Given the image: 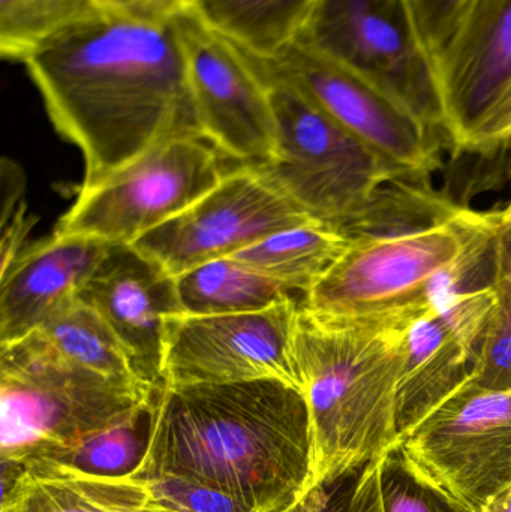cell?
Masks as SVG:
<instances>
[{
	"label": "cell",
	"mask_w": 511,
	"mask_h": 512,
	"mask_svg": "<svg viewBox=\"0 0 511 512\" xmlns=\"http://www.w3.org/2000/svg\"><path fill=\"white\" fill-rule=\"evenodd\" d=\"M23 65L54 129L83 156L80 189L168 138L203 137L176 18L101 8L54 33Z\"/></svg>",
	"instance_id": "6da1fadb"
},
{
	"label": "cell",
	"mask_w": 511,
	"mask_h": 512,
	"mask_svg": "<svg viewBox=\"0 0 511 512\" xmlns=\"http://www.w3.org/2000/svg\"><path fill=\"white\" fill-rule=\"evenodd\" d=\"M132 475L204 484L252 512L290 510L314 486L305 396L278 379L164 387Z\"/></svg>",
	"instance_id": "7a4b0ae2"
},
{
	"label": "cell",
	"mask_w": 511,
	"mask_h": 512,
	"mask_svg": "<svg viewBox=\"0 0 511 512\" xmlns=\"http://www.w3.org/2000/svg\"><path fill=\"white\" fill-rule=\"evenodd\" d=\"M428 304L378 318H339L300 300L294 364L311 415L314 486L401 444L396 391L405 336Z\"/></svg>",
	"instance_id": "3957f363"
},
{
	"label": "cell",
	"mask_w": 511,
	"mask_h": 512,
	"mask_svg": "<svg viewBox=\"0 0 511 512\" xmlns=\"http://www.w3.org/2000/svg\"><path fill=\"white\" fill-rule=\"evenodd\" d=\"M464 212L426 180L387 183L342 231L347 249L303 295V306L339 318L426 306L464 251Z\"/></svg>",
	"instance_id": "277c9868"
},
{
	"label": "cell",
	"mask_w": 511,
	"mask_h": 512,
	"mask_svg": "<svg viewBox=\"0 0 511 512\" xmlns=\"http://www.w3.org/2000/svg\"><path fill=\"white\" fill-rule=\"evenodd\" d=\"M155 397L74 363L35 330L0 345V457L51 459L128 420Z\"/></svg>",
	"instance_id": "5b68a950"
},
{
	"label": "cell",
	"mask_w": 511,
	"mask_h": 512,
	"mask_svg": "<svg viewBox=\"0 0 511 512\" xmlns=\"http://www.w3.org/2000/svg\"><path fill=\"white\" fill-rule=\"evenodd\" d=\"M264 78L275 116L276 152L260 168L312 219L344 231L384 185L408 180L299 90Z\"/></svg>",
	"instance_id": "8992f818"
},
{
	"label": "cell",
	"mask_w": 511,
	"mask_h": 512,
	"mask_svg": "<svg viewBox=\"0 0 511 512\" xmlns=\"http://www.w3.org/2000/svg\"><path fill=\"white\" fill-rule=\"evenodd\" d=\"M296 42L356 72L443 134L435 57L411 0H315Z\"/></svg>",
	"instance_id": "52a82bcc"
},
{
	"label": "cell",
	"mask_w": 511,
	"mask_h": 512,
	"mask_svg": "<svg viewBox=\"0 0 511 512\" xmlns=\"http://www.w3.org/2000/svg\"><path fill=\"white\" fill-rule=\"evenodd\" d=\"M221 153L198 135L168 138L128 167L90 189H80L54 233L132 245L218 185Z\"/></svg>",
	"instance_id": "ba28073f"
},
{
	"label": "cell",
	"mask_w": 511,
	"mask_h": 512,
	"mask_svg": "<svg viewBox=\"0 0 511 512\" xmlns=\"http://www.w3.org/2000/svg\"><path fill=\"white\" fill-rule=\"evenodd\" d=\"M443 135L458 153L511 143V0H468L434 54Z\"/></svg>",
	"instance_id": "9c48e42d"
},
{
	"label": "cell",
	"mask_w": 511,
	"mask_h": 512,
	"mask_svg": "<svg viewBox=\"0 0 511 512\" xmlns=\"http://www.w3.org/2000/svg\"><path fill=\"white\" fill-rule=\"evenodd\" d=\"M252 59L264 77L299 90L405 179L426 180L441 167L443 134L356 72L297 42L276 56Z\"/></svg>",
	"instance_id": "30bf717a"
},
{
	"label": "cell",
	"mask_w": 511,
	"mask_h": 512,
	"mask_svg": "<svg viewBox=\"0 0 511 512\" xmlns=\"http://www.w3.org/2000/svg\"><path fill=\"white\" fill-rule=\"evenodd\" d=\"M410 462L477 512L511 486V391L468 381L401 439Z\"/></svg>",
	"instance_id": "8fae6325"
},
{
	"label": "cell",
	"mask_w": 511,
	"mask_h": 512,
	"mask_svg": "<svg viewBox=\"0 0 511 512\" xmlns=\"http://www.w3.org/2000/svg\"><path fill=\"white\" fill-rule=\"evenodd\" d=\"M311 221L315 219L285 195L260 165L239 164L225 171L200 200L132 246L177 276Z\"/></svg>",
	"instance_id": "7c38bea8"
},
{
	"label": "cell",
	"mask_w": 511,
	"mask_h": 512,
	"mask_svg": "<svg viewBox=\"0 0 511 512\" xmlns=\"http://www.w3.org/2000/svg\"><path fill=\"white\" fill-rule=\"evenodd\" d=\"M300 300L290 298L257 312L170 316L164 387L257 379H278L297 387L294 334Z\"/></svg>",
	"instance_id": "4fadbf2b"
},
{
	"label": "cell",
	"mask_w": 511,
	"mask_h": 512,
	"mask_svg": "<svg viewBox=\"0 0 511 512\" xmlns=\"http://www.w3.org/2000/svg\"><path fill=\"white\" fill-rule=\"evenodd\" d=\"M176 23L201 134L239 164H266L276 152V123L269 84L257 63L192 9Z\"/></svg>",
	"instance_id": "5bb4252c"
},
{
	"label": "cell",
	"mask_w": 511,
	"mask_h": 512,
	"mask_svg": "<svg viewBox=\"0 0 511 512\" xmlns=\"http://www.w3.org/2000/svg\"><path fill=\"white\" fill-rule=\"evenodd\" d=\"M77 297L104 318L137 378L158 394L164 388L165 328L180 313L173 274L132 245H111Z\"/></svg>",
	"instance_id": "9a60e30c"
},
{
	"label": "cell",
	"mask_w": 511,
	"mask_h": 512,
	"mask_svg": "<svg viewBox=\"0 0 511 512\" xmlns=\"http://www.w3.org/2000/svg\"><path fill=\"white\" fill-rule=\"evenodd\" d=\"M110 246L92 237L54 233L21 252L0 276V345L38 330L75 297Z\"/></svg>",
	"instance_id": "2e32d148"
},
{
	"label": "cell",
	"mask_w": 511,
	"mask_h": 512,
	"mask_svg": "<svg viewBox=\"0 0 511 512\" xmlns=\"http://www.w3.org/2000/svg\"><path fill=\"white\" fill-rule=\"evenodd\" d=\"M0 512H180L135 475H96L51 459H2Z\"/></svg>",
	"instance_id": "e0dca14e"
},
{
	"label": "cell",
	"mask_w": 511,
	"mask_h": 512,
	"mask_svg": "<svg viewBox=\"0 0 511 512\" xmlns=\"http://www.w3.org/2000/svg\"><path fill=\"white\" fill-rule=\"evenodd\" d=\"M473 372V355L432 300L411 322L396 391V424L404 438L449 399Z\"/></svg>",
	"instance_id": "ac0fdd59"
},
{
	"label": "cell",
	"mask_w": 511,
	"mask_h": 512,
	"mask_svg": "<svg viewBox=\"0 0 511 512\" xmlns=\"http://www.w3.org/2000/svg\"><path fill=\"white\" fill-rule=\"evenodd\" d=\"M347 246L348 237L342 231L311 221L278 231L231 256L288 291L305 295Z\"/></svg>",
	"instance_id": "d6986e66"
},
{
	"label": "cell",
	"mask_w": 511,
	"mask_h": 512,
	"mask_svg": "<svg viewBox=\"0 0 511 512\" xmlns=\"http://www.w3.org/2000/svg\"><path fill=\"white\" fill-rule=\"evenodd\" d=\"M174 279L180 313L185 315L257 312L296 297L233 256L204 262Z\"/></svg>",
	"instance_id": "ffe728a7"
},
{
	"label": "cell",
	"mask_w": 511,
	"mask_h": 512,
	"mask_svg": "<svg viewBox=\"0 0 511 512\" xmlns=\"http://www.w3.org/2000/svg\"><path fill=\"white\" fill-rule=\"evenodd\" d=\"M315 0H197L192 11L252 56L267 59L296 42Z\"/></svg>",
	"instance_id": "44dd1931"
},
{
	"label": "cell",
	"mask_w": 511,
	"mask_h": 512,
	"mask_svg": "<svg viewBox=\"0 0 511 512\" xmlns=\"http://www.w3.org/2000/svg\"><path fill=\"white\" fill-rule=\"evenodd\" d=\"M38 331L74 363L108 378L147 388L135 375L114 331L93 307L77 295L54 310Z\"/></svg>",
	"instance_id": "7402d4cb"
},
{
	"label": "cell",
	"mask_w": 511,
	"mask_h": 512,
	"mask_svg": "<svg viewBox=\"0 0 511 512\" xmlns=\"http://www.w3.org/2000/svg\"><path fill=\"white\" fill-rule=\"evenodd\" d=\"M491 213L495 307L474 354L470 381L489 390L511 391V201Z\"/></svg>",
	"instance_id": "603a6c76"
},
{
	"label": "cell",
	"mask_w": 511,
	"mask_h": 512,
	"mask_svg": "<svg viewBox=\"0 0 511 512\" xmlns=\"http://www.w3.org/2000/svg\"><path fill=\"white\" fill-rule=\"evenodd\" d=\"M99 9L95 0H0V54L23 63L54 33Z\"/></svg>",
	"instance_id": "cb8c5ba5"
},
{
	"label": "cell",
	"mask_w": 511,
	"mask_h": 512,
	"mask_svg": "<svg viewBox=\"0 0 511 512\" xmlns=\"http://www.w3.org/2000/svg\"><path fill=\"white\" fill-rule=\"evenodd\" d=\"M153 403L135 412L128 420L56 454L51 460L75 466L89 474L111 477L134 474L149 445Z\"/></svg>",
	"instance_id": "d4e9b609"
},
{
	"label": "cell",
	"mask_w": 511,
	"mask_h": 512,
	"mask_svg": "<svg viewBox=\"0 0 511 512\" xmlns=\"http://www.w3.org/2000/svg\"><path fill=\"white\" fill-rule=\"evenodd\" d=\"M378 490L383 512H477L423 475L401 444L378 459Z\"/></svg>",
	"instance_id": "484cf974"
},
{
	"label": "cell",
	"mask_w": 511,
	"mask_h": 512,
	"mask_svg": "<svg viewBox=\"0 0 511 512\" xmlns=\"http://www.w3.org/2000/svg\"><path fill=\"white\" fill-rule=\"evenodd\" d=\"M285 512H383L378 490V459L315 484Z\"/></svg>",
	"instance_id": "4316f807"
},
{
	"label": "cell",
	"mask_w": 511,
	"mask_h": 512,
	"mask_svg": "<svg viewBox=\"0 0 511 512\" xmlns=\"http://www.w3.org/2000/svg\"><path fill=\"white\" fill-rule=\"evenodd\" d=\"M3 204H2V271H5L18 255L21 245L29 234L26 204L21 201L24 179L14 162H3Z\"/></svg>",
	"instance_id": "83f0119b"
},
{
	"label": "cell",
	"mask_w": 511,
	"mask_h": 512,
	"mask_svg": "<svg viewBox=\"0 0 511 512\" xmlns=\"http://www.w3.org/2000/svg\"><path fill=\"white\" fill-rule=\"evenodd\" d=\"M155 489L180 512H252L212 487L183 478H152Z\"/></svg>",
	"instance_id": "f1b7e54d"
},
{
	"label": "cell",
	"mask_w": 511,
	"mask_h": 512,
	"mask_svg": "<svg viewBox=\"0 0 511 512\" xmlns=\"http://www.w3.org/2000/svg\"><path fill=\"white\" fill-rule=\"evenodd\" d=\"M411 3L423 39L435 54L452 32L468 0H411Z\"/></svg>",
	"instance_id": "f546056e"
},
{
	"label": "cell",
	"mask_w": 511,
	"mask_h": 512,
	"mask_svg": "<svg viewBox=\"0 0 511 512\" xmlns=\"http://www.w3.org/2000/svg\"><path fill=\"white\" fill-rule=\"evenodd\" d=\"M99 8L144 20H173L194 9L197 0H95Z\"/></svg>",
	"instance_id": "4dcf8cb0"
},
{
	"label": "cell",
	"mask_w": 511,
	"mask_h": 512,
	"mask_svg": "<svg viewBox=\"0 0 511 512\" xmlns=\"http://www.w3.org/2000/svg\"><path fill=\"white\" fill-rule=\"evenodd\" d=\"M485 512H511V486L498 495Z\"/></svg>",
	"instance_id": "1f68e13d"
},
{
	"label": "cell",
	"mask_w": 511,
	"mask_h": 512,
	"mask_svg": "<svg viewBox=\"0 0 511 512\" xmlns=\"http://www.w3.org/2000/svg\"><path fill=\"white\" fill-rule=\"evenodd\" d=\"M509 177H510V180H511V159H510V167H509Z\"/></svg>",
	"instance_id": "d6a6232c"
}]
</instances>
